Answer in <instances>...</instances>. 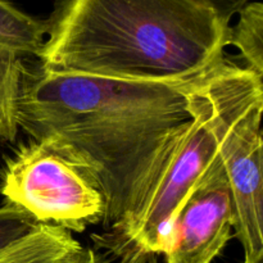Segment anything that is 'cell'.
<instances>
[{"label": "cell", "instance_id": "obj_1", "mask_svg": "<svg viewBox=\"0 0 263 263\" xmlns=\"http://www.w3.org/2000/svg\"><path fill=\"white\" fill-rule=\"evenodd\" d=\"M199 80L131 81L26 69L18 126L86 170L104 197L108 230L134 212L153 184L192 120L190 95Z\"/></svg>", "mask_w": 263, "mask_h": 263}, {"label": "cell", "instance_id": "obj_2", "mask_svg": "<svg viewBox=\"0 0 263 263\" xmlns=\"http://www.w3.org/2000/svg\"><path fill=\"white\" fill-rule=\"evenodd\" d=\"M40 67L149 82L199 80L225 63L230 23L210 0H55Z\"/></svg>", "mask_w": 263, "mask_h": 263}, {"label": "cell", "instance_id": "obj_3", "mask_svg": "<svg viewBox=\"0 0 263 263\" xmlns=\"http://www.w3.org/2000/svg\"><path fill=\"white\" fill-rule=\"evenodd\" d=\"M262 79L226 61L197 82L190 95L192 120L134 212L94 236L98 249L116 263H146L164 254L177 212L217 161L228 131L263 99Z\"/></svg>", "mask_w": 263, "mask_h": 263}, {"label": "cell", "instance_id": "obj_4", "mask_svg": "<svg viewBox=\"0 0 263 263\" xmlns=\"http://www.w3.org/2000/svg\"><path fill=\"white\" fill-rule=\"evenodd\" d=\"M0 193L41 225L84 231L103 221L105 202L86 170L50 141L31 140L7 161Z\"/></svg>", "mask_w": 263, "mask_h": 263}, {"label": "cell", "instance_id": "obj_5", "mask_svg": "<svg viewBox=\"0 0 263 263\" xmlns=\"http://www.w3.org/2000/svg\"><path fill=\"white\" fill-rule=\"evenodd\" d=\"M262 112L263 99L231 126L218 156L230 194L233 229L246 259L263 256Z\"/></svg>", "mask_w": 263, "mask_h": 263}, {"label": "cell", "instance_id": "obj_6", "mask_svg": "<svg viewBox=\"0 0 263 263\" xmlns=\"http://www.w3.org/2000/svg\"><path fill=\"white\" fill-rule=\"evenodd\" d=\"M233 213L220 161L193 190L172 223L167 263H212L231 238Z\"/></svg>", "mask_w": 263, "mask_h": 263}, {"label": "cell", "instance_id": "obj_7", "mask_svg": "<svg viewBox=\"0 0 263 263\" xmlns=\"http://www.w3.org/2000/svg\"><path fill=\"white\" fill-rule=\"evenodd\" d=\"M81 248L68 230L40 225L23 240L0 254V263H64Z\"/></svg>", "mask_w": 263, "mask_h": 263}, {"label": "cell", "instance_id": "obj_8", "mask_svg": "<svg viewBox=\"0 0 263 263\" xmlns=\"http://www.w3.org/2000/svg\"><path fill=\"white\" fill-rule=\"evenodd\" d=\"M26 67L21 55L0 46V140L14 141L18 133V103Z\"/></svg>", "mask_w": 263, "mask_h": 263}, {"label": "cell", "instance_id": "obj_9", "mask_svg": "<svg viewBox=\"0 0 263 263\" xmlns=\"http://www.w3.org/2000/svg\"><path fill=\"white\" fill-rule=\"evenodd\" d=\"M45 40V23L0 0V46L20 55H39Z\"/></svg>", "mask_w": 263, "mask_h": 263}, {"label": "cell", "instance_id": "obj_10", "mask_svg": "<svg viewBox=\"0 0 263 263\" xmlns=\"http://www.w3.org/2000/svg\"><path fill=\"white\" fill-rule=\"evenodd\" d=\"M238 15V22L230 26L228 46H235L246 61L244 67L263 77V4L247 3Z\"/></svg>", "mask_w": 263, "mask_h": 263}, {"label": "cell", "instance_id": "obj_11", "mask_svg": "<svg viewBox=\"0 0 263 263\" xmlns=\"http://www.w3.org/2000/svg\"><path fill=\"white\" fill-rule=\"evenodd\" d=\"M41 223L12 204L0 208V254L30 235Z\"/></svg>", "mask_w": 263, "mask_h": 263}, {"label": "cell", "instance_id": "obj_12", "mask_svg": "<svg viewBox=\"0 0 263 263\" xmlns=\"http://www.w3.org/2000/svg\"><path fill=\"white\" fill-rule=\"evenodd\" d=\"M211 4L217 9L221 17L229 23L231 22L234 15L238 14L239 10L249 3V0H210Z\"/></svg>", "mask_w": 263, "mask_h": 263}, {"label": "cell", "instance_id": "obj_13", "mask_svg": "<svg viewBox=\"0 0 263 263\" xmlns=\"http://www.w3.org/2000/svg\"><path fill=\"white\" fill-rule=\"evenodd\" d=\"M64 263H108L102 256L95 253L92 249L80 248L74 252Z\"/></svg>", "mask_w": 263, "mask_h": 263}, {"label": "cell", "instance_id": "obj_14", "mask_svg": "<svg viewBox=\"0 0 263 263\" xmlns=\"http://www.w3.org/2000/svg\"><path fill=\"white\" fill-rule=\"evenodd\" d=\"M244 263H263V256H259V257H257V258H253V259H246Z\"/></svg>", "mask_w": 263, "mask_h": 263}, {"label": "cell", "instance_id": "obj_15", "mask_svg": "<svg viewBox=\"0 0 263 263\" xmlns=\"http://www.w3.org/2000/svg\"><path fill=\"white\" fill-rule=\"evenodd\" d=\"M0 141H2V140H0Z\"/></svg>", "mask_w": 263, "mask_h": 263}]
</instances>
